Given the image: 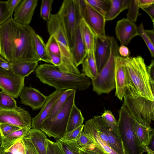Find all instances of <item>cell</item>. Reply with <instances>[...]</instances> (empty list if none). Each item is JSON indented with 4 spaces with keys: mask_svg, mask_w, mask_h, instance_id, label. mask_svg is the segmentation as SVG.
Here are the masks:
<instances>
[{
    "mask_svg": "<svg viewBox=\"0 0 154 154\" xmlns=\"http://www.w3.org/2000/svg\"><path fill=\"white\" fill-rule=\"evenodd\" d=\"M34 31L29 25H21L11 18L0 25V54L9 63L40 61L35 50Z\"/></svg>",
    "mask_w": 154,
    "mask_h": 154,
    "instance_id": "6da1fadb",
    "label": "cell"
},
{
    "mask_svg": "<svg viewBox=\"0 0 154 154\" xmlns=\"http://www.w3.org/2000/svg\"><path fill=\"white\" fill-rule=\"evenodd\" d=\"M35 72L40 81L54 87L56 90L75 89L83 91L88 89L91 84L90 79L82 73L77 74L65 72L51 64L38 65Z\"/></svg>",
    "mask_w": 154,
    "mask_h": 154,
    "instance_id": "7a4b0ae2",
    "label": "cell"
},
{
    "mask_svg": "<svg viewBox=\"0 0 154 154\" xmlns=\"http://www.w3.org/2000/svg\"><path fill=\"white\" fill-rule=\"evenodd\" d=\"M129 84L127 92L154 101L152 92L143 58L140 56L124 57Z\"/></svg>",
    "mask_w": 154,
    "mask_h": 154,
    "instance_id": "3957f363",
    "label": "cell"
},
{
    "mask_svg": "<svg viewBox=\"0 0 154 154\" xmlns=\"http://www.w3.org/2000/svg\"><path fill=\"white\" fill-rule=\"evenodd\" d=\"M47 28L49 35L54 36L59 47L62 63L58 68L65 72L81 74L75 64L65 31L57 14H51L47 22Z\"/></svg>",
    "mask_w": 154,
    "mask_h": 154,
    "instance_id": "277c9868",
    "label": "cell"
},
{
    "mask_svg": "<svg viewBox=\"0 0 154 154\" xmlns=\"http://www.w3.org/2000/svg\"><path fill=\"white\" fill-rule=\"evenodd\" d=\"M110 37L111 46L109 57L96 79L91 80L93 91L98 95L104 93L108 94L115 88V57L119 55V47L115 38Z\"/></svg>",
    "mask_w": 154,
    "mask_h": 154,
    "instance_id": "5b68a950",
    "label": "cell"
},
{
    "mask_svg": "<svg viewBox=\"0 0 154 154\" xmlns=\"http://www.w3.org/2000/svg\"><path fill=\"white\" fill-rule=\"evenodd\" d=\"M122 106L135 121L150 125L154 120V102L126 92Z\"/></svg>",
    "mask_w": 154,
    "mask_h": 154,
    "instance_id": "8992f818",
    "label": "cell"
},
{
    "mask_svg": "<svg viewBox=\"0 0 154 154\" xmlns=\"http://www.w3.org/2000/svg\"><path fill=\"white\" fill-rule=\"evenodd\" d=\"M76 90L68 98L62 108L54 118L46 119L40 129L49 137L60 139L66 134V128L69 115L74 104Z\"/></svg>",
    "mask_w": 154,
    "mask_h": 154,
    "instance_id": "52a82bcc",
    "label": "cell"
},
{
    "mask_svg": "<svg viewBox=\"0 0 154 154\" xmlns=\"http://www.w3.org/2000/svg\"><path fill=\"white\" fill-rule=\"evenodd\" d=\"M61 22L71 50L81 17L77 0H65L57 13Z\"/></svg>",
    "mask_w": 154,
    "mask_h": 154,
    "instance_id": "ba28073f",
    "label": "cell"
},
{
    "mask_svg": "<svg viewBox=\"0 0 154 154\" xmlns=\"http://www.w3.org/2000/svg\"><path fill=\"white\" fill-rule=\"evenodd\" d=\"M118 112L119 130L126 154H142L143 150L138 146L134 132L135 120L122 106Z\"/></svg>",
    "mask_w": 154,
    "mask_h": 154,
    "instance_id": "9c48e42d",
    "label": "cell"
},
{
    "mask_svg": "<svg viewBox=\"0 0 154 154\" xmlns=\"http://www.w3.org/2000/svg\"><path fill=\"white\" fill-rule=\"evenodd\" d=\"M81 17L85 20L97 37L101 39L106 36L105 17L93 8L85 0H77Z\"/></svg>",
    "mask_w": 154,
    "mask_h": 154,
    "instance_id": "30bf717a",
    "label": "cell"
},
{
    "mask_svg": "<svg viewBox=\"0 0 154 154\" xmlns=\"http://www.w3.org/2000/svg\"><path fill=\"white\" fill-rule=\"evenodd\" d=\"M25 78L14 74L10 69L0 68V89L14 98H17L24 86Z\"/></svg>",
    "mask_w": 154,
    "mask_h": 154,
    "instance_id": "8fae6325",
    "label": "cell"
},
{
    "mask_svg": "<svg viewBox=\"0 0 154 154\" xmlns=\"http://www.w3.org/2000/svg\"><path fill=\"white\" fill-rule=\"evenodd\" d=\"M32 118L29 112L20 107L11 110H0V123H5L29 129Z\"/></svg>",
    "mask_w": 154,
    "mask_h": 154,
    "instance_id": "7c38bea8",
    "label": "cell"
},
{
    "mask_svg": "<svg viewBox=\"0 0 154 154\" xmlns=\"http://www.w3.org/2000/svg\"><path fill=\"white\" fill-rule=\"evenodd\" d=\"M115 95L121 101L129 88V84L124 57L119 55L115 57Z\"/></svg>",
    "mask_w": 154,
    "mask_h": 154,
    "instance_id": "4fadbf2b",
    "label": "cell"
},
{
    "mask_svg": "<svg viewBox=\"0 0 154 154\" xmlns=\"http://www.w3.org/2000/svg\"><path fill=\"white\" fill-rule=\"evenodd\" d=\"M115 31L121 45L126 46L134 37L139 35L138 28L135 23L127 18L117 21Z\"/></svg>",
    "mask_w": 154,
    "mask_h": 154,
    "instance_id": "5bb4252c",
    "label": "cell"
},
{
    "mask_svg": "<svg viewBox=\"0 0 154 154\" xmlns=\"http://www.w3.org/2000/svg\"><path fill=\"white\" fill-rule=\"evenodd\" d=\"M19 96L21 103L30 106L32 110L41 108L47 98V97L37 89L31 86L24 87L20 92Z\"/></svg>",
    "mask_w": 154,
    "mask_h": 154,
    "instance_id": "9a60e30c",
    "label": "cell"
},
{
    "mask_svg": "<svg viewBox=\"0 0 154 154\" xmlns=\"http://www.w3.org/2000/svg\"><path fill=\"white\" fill-rule=\"evenodd\" d=\"M38 4V0H22L14 11V20L22 25H29Z\"/></svg>",
    "mask_w": 154,
    "mask_h": 154,
    "instance_id": "2e32d148",
    "label": "cell"
},
{
    "mask_svg": "<svg viewBox=\"0 0 154 154\" xmlns=\"http://www.w3.org/2000/svg\"><path fill=\"white\" fill-rule=\"evenodd\" d=\"M93 118L98 129L107 137L110 147L118 154H126L121 137L106 125L101 116H95Z\"/></svg>",
    "mask_w": 154,
    "mask_h": 154,
    "instance_id": "e0dca14e",
    "label": "cell"
},
{
    "mask_svg": "<svg viewBox=\"0 0 154 154\" xmlns=\"http://www.w3.org/2000/svg\"><path fill=\"white\" fill-rule=\"evenodd\" d=\"M63 91L56 90L47 97L39 113L32 118V128L40 129L42 123L48 117L54 103Z\"/></svg>",
    "mask_w": 154,
    "mask_h": 154,
    "instance_id": "ac0fdd59",
    "label": "cell"
},
{
    "mask_svg": "<svg viewBox=\"0 0 154 154\" xmlns=\"http://www.w3.org/2000/svg\"><path fill=\"white\" fill-rule=\"evenodd\" d=\"M22 139L32 143L39 154H46L48 138L45 133L40 129L31 128L28 130Z\"/></svg>",
    "mask_w": 154,
    "mask_h": 154,
    "instance_id": "d6986e66",
    "label": "cell"
},
{
    "mask_svg": "<svg viewBox=\"0 0 154 154\" xmlns=\"http://www.w3.org/2000/svg\"><path fill=\"white\" fill-rule=\"evenodd\" d=\"M111 46L110 36L104 39L97 37L95 50V58L98 72L101 70L109 56Z\"/></svg>",
    "mask_w": 154,
    "mask_h": 154,
    "instance_id": "ffe728a7",
    "label": "cell"
},
{
    "mask_svg": "<svg viewBox=\"0 0 154 154\" xmlns=\"http://www.w3.org/2000/svg\"><path fill=\"white\" fill-rule=\"evenodd\" d=\"M83 130L84 132L103 152L107 154H118L100 138L93 118L86 121L84 125Z\"/></svg>",
    "mask_w": 154,
    "mask_h": 154,
    "instance_id": "44dd1931",
    "label": "cell"
},
{
    "mask_svg": "<svg viewBox=\"0 0 154 154\" xmlns=\"http://www.w3.org/2000/svg\"><path fill=\"white\" fill-rule=\"evenodd\" d=\"M134 130L137 143L145 152L149 146L151 139L154 135V129L150 126L144 125L136 121L134 125Z\"/></svg>",
    "mask_w": 154,
    "mask_h": 154,
    "instance_id": "7402d4cb",
    "label": "cell"
},
{
    "mask_svg": "<svg viewBox=\"0 0 154 154\" xmlns=\"http://www.w3.org/2000/svg\"><path fill=\"white\" fill-rule=\"evenodd\" d=\"M71 50L75 64L78 67L79 65L82 64L87 54L82 35L80 23L77 30L74 45Z\"/></svg>",
    "mask_w": 154,
    "mask_h": 154,
    "instance_id": "603a6c76",
    "label": "cell"
},
{
    "mask_svg": "<svg viewBox=\"0 0 154 154\" xmlns=\"http://www.w3.org/2000/svg\"><path fill=\"white\" fill-rule=\"evenodd\" d=\"M38 61L23 60L10 63V70L15 75L25 78L35 71L38 66Z\"/></svg>",
    "mask_w": 154,
    "mask_h": 154,
    "instance_id": "cb8c5ba5",
    "label": "cell"
},
{
    "mask_svg": "<svg viewBox=\"0 0 154 154\" xmlns=\"http://www.w3.org/2000/svg\"><path fill=\"white\" fill-rule=\"evenodd\" d=\"M80 26L87 54L95 52L97 37L82 17Z\"/></svg>",
    "mask_w": 154,
    "mask_h": 154,
    "instance_id": "d4e9b609",
    "label": "cell"
},
{
    "mask_svg": "<svg viewBox=\"0 0 154 154\" xmlns=\"http://www.w3.org/2000/svg\"><path fill=\"white\" fill-rule=\"evenodd\" d=\"M95 52L87 54V55L82 63V73L90 78L91 80L95 79L98 72L96 65Z\"/></svg>",
    "mask_w": 154,
    "mask_h": 154,
    "instance_id": "484cf974",
    "label": "cell"
},
{
    "mask_svg": "<svg viewBox=\"0 0 154 154\" xmlns=\"http://www.w3.org/2000/svg\"><path fill=\"white\" fill-rule=\"evenodd\" d=\"M130 0H110V9L105 16L106 20H112L122 11L128 8Z\"/></svg>",
    "mask_w": 154,
    "mask_h": 154,
    "instance_id": "4316f807",
    "label": "cell"
},
{
    "mask_svg": "<svg viewBox=\"0 0 154 154\" xmlns=\"http://www.w3.org/2000/svg\"><path fill=\"white\" fill-rule=\"evenodd\" d=\"M84 119L81 110L74 104L71 110L68 121L66 134L71 132L82 125Z\"/></svg>",
    "mask_w": 154,
    "mask_h": 154,
    "instance_id": "83f0119b",
    "label": "cell"
},
{
    "mask_svg": "<svg viewBox=\"0 0 154 154\" xmlns=\"http://www.w3.org/2000/svg\"><path fill=\"white\" fill-rule=\"evenodd\" d=\"M33 38L35 53L39 60L50 63L48 52L43 38L35 31L33 33Z\"/></svg>",
    "mask_w": 154,
    "mask_h": 154,
    "instance_id": "f1b7e54d",
    "label": "cell"
},
{
    "mask_svg": "<svg viewBox=\"0 0 154 154\" xmlns=\"http://www.w3.org/2000/svg\"><path fill=\"white\" fill-rule=\"evenodd\" d=\"M28 129L21 128L4 137H1V146L3 149H6L22 137Z\"/></svg>",
    "mask_w": 154,
    "mask_h": 154,
    "instance_id": "f546056e",
    "label": "cell"
},
{
    "mask_svg": "<svg viewBox=\"0 0 154 154\" xmlns=\"http://www.w3.org/2000/svg\"><path fill=\"white\" fill-rule=\"evenodd\" d=\"M75 90H76L68 89L64 90L62 94L54 103L50 113L46 119H50L54 118L62 108L68 97Z\"/></svg>",
    "mask_w": 154,
    "mask_h": 154,
    "instance_id": "4dcf8cb0",
    "label": "cell"
},
{
    "mask_svg": "<svg viewBox=\"0 0 154 154\" xmlns=\"http://www.w3.org/2000/svg\"><path fill=\"white\" fill-rule=\"evenodd\" d=\"M17 107L14 98L2 91H0V110H14Z\"/></svg>",
    "mask_w": 154,
    "mask_h": 154,
    "instance_id": "1f68e13d",
    "label": "cell"
},
{
    "mask_svg": "<svg viewBox=\"0 0 154 154\" xmlns=\"http://www.w3.org/2000/svg\"><path fill=\"white\" fill-rule=\"evenodd\" d=\"M85 1L93 8L104 17L110 7V0H85Z\"/></svg>",
    "mask_w": 154,
    "mask_h": 154,
    "instance_id": "d6a6232c",
    "label": "cell"
},
{
    "mask_svg": "<svg viewBox=\"0 0 154 154\" xmlns=\"http://www.w3.org/2000/svg\"><path fill=\"white\" fill-rule=\"evenodd\" d=\"M101 117L106 125L120 137L117 121L112 112L109 110H105Z\"/></svg>",
    "mask_w": 154,
    "mask_h": 154,
    "instance_id": "836d02e7",
    "label": "cell"
},
{
    "mask_svg": "<svg viewBox=\"0 0 154 154\" xmlns=\"http://www.w3.org/2000/svg\"><path fill=\"white\" fill-rule=\"evenodd\" d=\"M62 149L66 154H80V146L75 141H63L60 139L56 141Z\"/></svg>",
    "mask_w": 154,
    "mask_h": 154,
    "instance_id": "e575fe53",
    "label": "cell"
},
{
    "mask_svg": "<svg viewBox=\"0 0 154 154\" xmlns=\"http://www.w3.org/2000/svg\"><path fill=\"white\" fill-rule=\"evenodd\" d=\"M0 154H25L24 141L20 139L6 149H3Z\"/></svg>",
    "mask_w": 154,
    "mask_h": 154,
    "instance_id": "d590c367",
    "label": "cell"
},
{
    "mask_svg": "<svg viewBox=\"0 0 154 154\" xmlns=\"http://www.w3.org/2000/svg\"><path fill=\"white\" fill-rule=\"evenodd\" d=\"M53 0H42L41 1L40 16L44 20L48 22L51 17Z\"/></svg>",
    "mask_w": 154,
    "mask_h": 154,
    "instance_id": "8d00e7d4",
    "label": "cell"
},
{
    "mask_svg": "<svg viewBox=\"0 0 154 154\" xmlns=\"http://www.w3.org/2000/svg\"><path fill=\"white\" fill-rule=\"evenodd\" d=\"M140 8L138 5V0H130L127 14V18L135 22L138 17L141 15L139 12Z\"/></svg>",
    "mask_w": 154,
    "mask_h": 154,
    "instance_id": "74e56055",
    "label": "cell"
},
{
    "mask_svg": "<svg viewBox=\"0 0 154 154\" xmlns=\"http://www.w3.org/2000/svg\"><path fill=\"white\" fill-rule=\"evenodd\" d=\"M139 35L143 39L149 50L151 56L154 57V46L153 44L147 35H146L142 23L138 27Z\"/></svg>",
    "mask_w": 154,
    "mask_h": 154,
    "instance_id": "f35d334b",
    "label": "cell"
},
{
    "mask_svg": "<svg viewBox=\"0 0 154 154\" xmlns=\"http://www.w3.org/2000/svg\"><path fill=\"white\" fill-rule=\"evenodd\" d=\"M46 45L48 52L60 56V52L58 43L53 35H50Z\"/></svg>",
    "mask_w": 154,
    "mask_h": 154,
    "instance_id": "ab89813d",
    "label": "cell"
},
{
    "mask_svg": "<svg viewBox=\"0 0 154 154\" xmlns=\"http://www.w3.org/2000/svg\"><path fill=\"white\" fill-rule=\"evenodd\" d=\"M46 154H66L56 142L47 140Z\"/></svg>",
    "mask_w": 154,
    "mask_h": 154,
    "instance_id": "60d3db41",
    "label": "cell"
},
{
    "mask_svg": "<svg viewBox=\"0 0 154 154\" xmlns=\"http://www.w3.org/2000/svg\"><path fill=\"white\" fill-rule=\"evenodd\" d=\"M12 15L8 8L6 2L0 1V25L12 17Z\"/></svg>",
    "mask_w": 154,
    "mask_h": 154,
    "instance_id": "b9f144b4",
    "label": "cell"
},
{
    "mask_svg": "<svg viewBox=\"0 0 154 154\" xmlns=\"http://www.w3.org/2000/svg\"><path fill=\"white\" fill-rule=\"evenodd\" d=\"M84 126V125H82L71 132L66 133L60 139L63 141H76L83 129Z\"/></svg>",
    "mask_w": 154,
    "mask_h": 154,
    "instance_id": "7bdbcfd3",
    "label": "cell"
},
{
    "mask_svg": "<svg viewBox=\"0 0 154 154\" xmlns=\"http://www.w3.org/2000/svg\"><path fill=\"white\" fill-rule=\"evenodd\" d=\"M80 154H107L99 148L95 143L86 147L79 148Z\"/></svg>",
    "mask_w": 154,
    "mask_h": 154,
    "instance_id": "ee69618b",
    "label": "cell"
},
{
    "mask_svg": "<svg viewBox=\"0 0 154 154\" xmlns=\"http://www.w3.org/2000/svg\"><path fill=\"white\" fill-rule=\"evenodd\" d=\"M20 128L14 125L0 123V135L1 137H5Z\"/></svg>",
    "mask_w": 154,
    "mask_h": 154,
    "instance_id": "f6af8a7d",
    "label": "cell"
},
{
    "mask_svg": "<svg viewBox=\"0 0 154 154\" xmlns=\"http://www.w3.org/2000/svg\"><path fill=\"white\" fill-rule=\"evenodd\" d=\"M76 142L82 148L86 147L95 143L94 141L84 132L83 130Z\"/></svg>",
    "mask_w": 154,
    "mask_h": 154,
    "instance_id": "bcb514c9",
    "label": "cell"
},
{
    "mask_svg": "<svg viewBox=\"0 0 154 154\" xmlns=\"http://www.w3.org/2000/svg\"><path fill=\"white\" fill-rule=\"evenodd\" d=\"M147 73L149 79L151 88L152 92H154V60H151L150 64L147 67Z\"/></svg>",
    "mask_w": 154,
    "mask_h": 154,
    "instance_id": "7dc6e473",
    "label": "cell"
},
{
    "mask_svg": "<svg viewBox=\"0 0 154 154\" xmlns=\"http://www.w3.org/2000/svg\"><path fill=\"white\" fill-rule=\"evenodd\" d=\"M50 60V63L59 67L62 63L61 57L60 55L48 52Z\"/></svg>",
    "mask_w": 154,
    "mask_h": 154,
    "instance_id": "c3c4849f",
    "label": "cell"
},
{
    "mask_svg": "<svg viewBox=\"0 0 154 154\" xmlns=\"http://www.w3.org/2000/svg\"><path fill=\"white\" fill-rule=\"evenodd\" d=\"M25 154H39L33 144L27 141L24 140Z\"/></svg>",
    "mask_w": 154,
    "mask_h": 154,
    "instance_id": "681fc988",
    "label": "cell"
},
{
    "mask_svg": "<svg viewBox=\"0 0 154 154\" xmlns=\"http://www.w3.org/2000/svg\"><path fill=\"white\" fill-rule=\"evenodd\" d=\"M22 0H8L6 1L8 8L13 14Z\"/></svg>",
    "mask_w": 154,
    "mask_h": 154,
    "instance_id": "f907efd6",
    "label": "cell"
},
{
    "mask_svg": "<svg viewBox=\"0 0 154 154\" xmlns=\"http://www.w3.org/2000/svg\"><path fill=\"white\" fill-rule=\"evenodd\" d=\"M154 4V0H138V5L140 8H145Z\"/></svg>",
    "mask_w": 154,
    "mask_h": 154,
    "instance_id": "816d5d0a",
    "label": "cell"
},
{
    "mask_svg": "<svg viewBox=\"0 0 154 154\" xmlns=\"http://www.w3.org/2000/svg\"><path fill=\"white\" fill-rule=\"evenodd\" d=\"M141 9L146 12L149 16L152 21L153 24L154 22V4L147 7Z\"/></svg>",
    "mask_w": 154,
    "mask_h": 154,
    "instance_id": "f5cc1de1",
    "label": "cell"
},
{
    "mask_svg": "<svg viewBox=\"0 0 154 154\" xmlns=\"http://www.w3.org/2000/svg\"><path fill=\"white\" fill-rule=\"evenodd\" d=\"M119 54L123 57H129L130 52L128 48L126 46L121 45L119 48Z\"/></svg>",
    "mask_w": 154,
    "mask_h": 154,
    "instance_id": "db71d44e",
    "label": "cell"
},
{
    "mask_svg": "<svg viewBox=\"0 0 154 154\" xmlns=\"http://www.w3.org/2000/svg\"><path fill=\"white\" fill-rule=\"evenodd\" d=\"M145 32L149 39L154 44V29L151 30H144Z\"/></svg>",
    "mask_w": 154,
    "mask_h": 154,
    "instance_id": "11a10c76",
    "label": "cell"
},
{
    "mask_svg": "<svg viewBox=\"0 0 154 154\" xmlns=\"http://www.w3.org/2000/svg\"><path fill=\"white\" fill-rule=\"evenodd\" d=\"M0 68L6 70H9L11 69L10 63L8 62L2 63L0 64Z\"/></svg>",
    "mask_w": 154,
    "mask_h": 154,
    "instance_id": "9f6ffc18",
    "label": "cell"
},
{
    "mask_svg": "<svg viewBox=\"0 0 154 154\" xmlns=\"http://www.w3.org/2000/svg\"><path fill=\"white\" fill-rule=\"evenodd\" d=\"M150 145V147L149 149L152 150L154 151V135L152 137L148 146Z\"/></svg>",
    "mask_w": 154,
    "mask_h": 154,
    "instance_id": "6f0895ef",
    "label": "cell"
},
{
    "mask_svg": "<svg viewBox=\"0 0 154 154\" xmlns=\"http://www.w3.org/2000/svg\"><path fill=\"white\" fill-rule=\"evenodd\" d=\"M8 62L0 54V64L2 63Z\"/></svg>",
    "mask_w": 154,
    "mask_h": 154,
    "instance_id": "680465c9",
    "label": "cell"
},
{
    "mask_svg": "<svg viewBox=\"0 0 154 154\" xmlns=\"http://www.w3.org/2000/svg\"><path fill=\"white\" fill-rule=\"evenodd\" d=\"M3 149L1 146V137L0 135V153L3 150Z\"/></svg>",
    "mask_w": 154,
    "mask_h": 154,
    "instance_id": "91938a15",
    "label": "cell"
},
{
    "mask_svg": "<svg viewBox=\"0 0 154 154\" xmlns=\"http://www.w3.org/2000/svg\"><path fill=\"white\" fill-rule=\"evenodd\" d=\"M147 154H151V153H148H148H147Z\"/></svg>",
    "mask_w": 154,
    "mask_h": 154,
    "instance_id": "94428289",
    "label": "cell"
}]
</instances>
